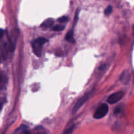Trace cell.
I'll return each mask as SVG.
<instances>
[{
  "instance_id": "1",
  "label": "cell",
  "mask_w": 134,
  "mask_h": 134,
  "mask_svg": "<svg viewBox=\"0 0 134 134\" xmlns=\"http://www.w3.org/2000/svg\"><path fill=\"white\" fill-rule=\"evenodd\" d=\"M48 41V39L44 37H39L33 41L32 43H31L33 52L37 56L40 57L41 56L43 46Z\"/></svg>"
},
{
  "instance_id": "2",
  "label": "cell",
  "mask_w": 134,
  "mask_h": 134,
  "mask_svg": "<svg viewBox=\"0 0 134 134\" xmlns=\"http://www.w3.org/2000/svg\"><path fill=\"white\" fill-rule=\"evenodd\" d=\"M109 111V107L107 104H102L96 111L94 117L96 119H100L104 117Z\"/></svg>"
},
{
  "instance_id": "3",
  "label": "cell",
  "mask_w": 134,
  "mask_h": 134,
  "mask_svg": "<svg viewBox=\"0 0 134 134\" xmlns=\"http://www.w3.org/2000/svg\"><path fill=\"white\" fill-rule=\"evenodd\" d=\"M124 92L123 91H119L110 95L107 98V102L110 104H114L119 102L124 97Z\"/></svg>"
},
{
  "instance_id": "4",
  "label": "cell",
  "mask_w": 134,
  "mask_h": 134,
  "mask_svg": "<svg viewBox=\"0 0 134 134\" xmlns=\"http://www.w3.org/2000/svg\"><path fill=\"white\" fill-rule=\"evenodd\" d=\"M91 94H92V92H89L86 93V94H85L82 98H81L79 99L78 102L76 103L74 108H73V113L78 111L80 107H81V106H82V105H83L84 103H85V102L89 99V98H90V96H91Z\"/></svg>"
},
{
  "instance_id": "5",
  "label": "cell",
  "mask_w": 134,
  "mask_h": 134,
  "mask_svg": "<svg viewBox=\"0 0 134 134\" xmlns=\"http://www.w3.org/2000/svg\"><path fill=\"white\" fill-rule=\"evenodd\" d=\"M54 24V20L52 18H48L41 24V26L42 27H44V28H48V27H52Z\"/></svg>"
},
{
  "instance_id": "6",
  "label": "cell",
  "mask_w": 134,
  "mask_h": 134,
  "mask_svg": "<svg viewBox=\"0 0 134 134\" xmlns=\"http://www.w3.org/2000/svg\"><path fill=\"white\" fill-rule=\"evenodd\" d=\"M65 39L69 42H72L74 43L75 40L73 38V30H70L68 32V34L65 35Z\"/></svg>"
},
{
  "instance_id": "7",
  "label": "cell",
  "mask_w": 134,
  "mask_h": 134,
  "mask_svg": "<svg viewBox=\"0 0 134 134\" xmlns=\"http://www.w3.org/2000/svg\"><path fill=\"white\" fill-rule=\"evenodd\" d=\"M65 26H63V25H56L53 27V30L56 31H63L64 30H65Z\"/></svg>"
},
{
  "instance_id": "8",
  "label": "cell",
  "mask_w": 134,
  "mask_h": 134,
  "mask_svg": "<svg viewBox=\"0 0 134 134\" xmlns=\"http://www.w3.org/2000/svg\"><path fill=\"white\" fill-rule=\"evenodd\" d=\"M113 12V7L111 5H109L107 8L105 9L104 12V14L106 16H109L110 14L112 13Z\"/></svg>"
},
{
  "instance_id": "9",
  "label": "cell",
  "mask_w": 134,
  "mask_h": 134,
  "mask_svg": "<svg viewBox=\"0 0 134 134\" xmlns=\"http://www.w3.org/2000/svg\"><path fill=\"white\" fill-rule=\"evenodd\" d=\"M74 128H75V125L71 126L69 129L66 130L64 132V134H72L73 130H74Z\"/></svg>"
},
{
  "instance_id": "10",
  "label": "cell",
  "mask_w": 134,
  "mask_h": 134,
  "mask_svg": "<svg viewBox=\"0 0 134 134\" xmlns=\"http://www.w3.org/2000/svg\"><path fill=\"white\" fill-rule=\"evenodd\" d=\"M58 20L60 22H67L69 20V18H68V17L66 16H64L61 17V18H58Z\"/></svg>"
},
{
  "instance_id": "11",
  "label": "cell",
  "mask_w": 134,
  "mask_h": 134,
  "mask_svg": "<svg viewBox=\"0 0 134 134\" xmlns=\"http://www.w3.org/2000/svg\"><path fill=\"white\" fill-rule=\"evenodd\" d=\"M121 110H122V108H121V107H116V109H115V114H118V113H120V111H121Z\"/></svg>"
},
{
  "instance_id": "12",
  "label": "cell",
  "mask_w": 134,
  "mask_h": 134,
  "mask_svg": "<svg viewBox=\"0 0 134 134\" xmlns=\"http://www.w3.org/2000/svg\"><path fill=\"white\" fill-rule=\"evenodd\" d=\"M25 128H26V127H24V129L22 131V133H21V134H30V132H29L27 130L25 129Z\"/></svg>"
},
{
  "instance_id": "13",
  "label": "cell",
  "mask_w": 134,
  "mask_h": 134,
  "mask_svg": "<svg viewBox=\"0 0 134 134\" xmlns=\"http://www.w3.org/2000/svg\"><path fill=\"white\" fill-rule=\"evenodd\" d=\"M3 30H2V29H0V39H1V38L2 37L3 35Z\"/></svg>"
},
{
  "instance_id": "14",
  "label": "cell",
  "mask_w": 134,
  "mask_h": 134,
  "mask_svg": "<svg viewBox=\"0 0 134 134\" xmlns=\"http://www.w3.org/2000/svg\"><path fill=\"white\" fill-rule=\"evenodd\" d=\"M0 81H1V77H0Z\"/></svg>"
},
{
  "instance_id": "15",
  "label": "cell",
  "mask_w": 134,
  "mask_h": 134,
  "mask_svg": "<svg viewBox=\"0 0 134 134\" xmlns=\"http://www.w3.org/2000/svg\"><path fill=\"white\" fill-rule=\"evenodd\" d=\"M37 134H39V133H37Z\"/></svg>"
}]
</instances>
